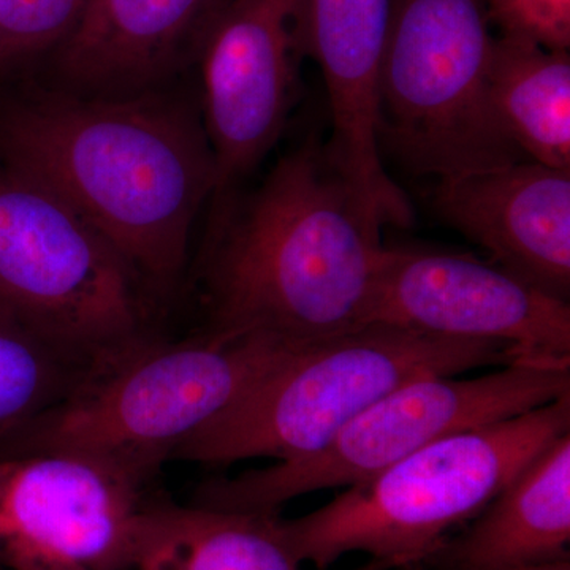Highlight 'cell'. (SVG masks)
<instances>
[{"label":"cell","instance_id":"17","mask_svg":"<svg viewBox=\"0 0 570 570\" xmlns=\"http://www.w3.org/2000/svg\"><path fill=\"white\" fill-rule=\"evenodd\" d=\"M490 91L502 126L527 159L570 170V55L494 36Z\"/></svg>","mask_w":570,"mask_h":570},{"label":"cell","instance_id":"18","mask_svg":"<svg viewBox=\"0 0 570 570\" xmlns=\"http://www.w3.org/2000/svg\"><path fill=\"white\" fill-rule=\"evenodd\" d=\"M88 367L0 313V449L58 404Z\"/></svg>","mask_w":570,"mask_h":570},{"label":"cell","instance_id":"3","mask_svg":"<svg viewBox=\"0 0 570 570\" xmlns=\"http://www.w3.org/2000/svg\"><path fill=\"white\" fill-rule=\"evenodd\" d=\"M307 344L216 332L183 341L146 335L88 367L66 396L0 449L82 453L148 482L184 441Z\"/></svg>","mask_w":570,"mask_h":570},{"label":"cell","instance_id":"13","mask_svg":"<svg viewBox=\"0 0 570 570\" xmlns=\"http://www.w3.org/2000/svg\"><path fill=\"white\" fill-rule=\"evenodd\" d=\"M428 202L493 264L569 302L570 170L524 159L436 179Z\"/></svg>","mask_w":570,"mask_h":570},{"label":"cell","instance_id":"12","mask_svg":"<svg viewBox=\"0 0 570 570\" xmlns=\"http://www.w3.org/2000/svg\"><path fill=\"white\" fill-rule=\"evenodd\" d=\"M230 0H86L47 59L50 88L127 97L167 88L197 66Z\"/></svg>","mask_w":570,"mask_h":570},{"label":"cell","instance_id":"1","mask_svg":"<svg viewBox=\"0 0 570 570\" xmlns=\"http://www.w3.org/2000/svg\"><path fill=\"white\" fill-rule=\"evenodd\" d=\"M0 165L58 195L167 291L216 193L200 102L174 85L127 97L47 88L0 99Z\"/></svg>","mask_w":570,"mask_h":570},{"label":"cell","instance_id":"4","mask_svg":"<svg viewBox=\"0 0 570 570\" xmlns=\"http://www.w3.org/2000/svg\"><path fill=\"white\" fill-rule=\"evenodd\" d=\"M523 360L499 341L367 324L298 348L223 414L184 441L174 459L234 464L313 455L363 409L428 376H459Z\"/></svg>","mask_w":570,"mask_h":570},{"label":"cell","instance_id":"2","mask_svg":"<svg viewBox=\"0 0 570 570\" xmlns=\"http://www.w3.org/2000/svg\"><path fill=\"white\" fill-rule=\"evenodd\" d=\"M206 296L216 332L294 344L366 325L382 225L313 134L250 193L213 202Z\"/></svg>","mask_w":570,"mask_h":570},{"label":"cell","instance_id":"11","mask_svg":"<svg viewBox=\"0 0 570 570\" xmlns=\"http://www.w3.org/2000/svg\"><path fill=\"white\" fill-rule=\"evenodd\" d=\"M367 324L509 344L527 360L570 362V305L472 255L385 246Z\"/></svg>","mask_w":570,"mask_h":570},{"label":"cell","instance_id":"15","mask_svg":"<svg viewBox=\"0 0 570 570\" xmlns=\"http://www.w3.org/2000/svg\"><path fill=\"white\" fill-rule=\"evenodd\" d=\"M570 433L551 442L428 560L436 570H515L569 558Z\"/></svg>","mask_w":570,"mask_h":570},{"label":"cell","instance_id":"7","mask_svg":"<svg viewBox=\"0 0 570 570\" xmlns=\"http://www.w3.org/2000/svg\"><path fill=\"white\" fill-rule=\"evenodd\" d=\"M569 393L570 362L517 360L485 376L415 379L363 409L313 455L208 480L195 504L277 512L303 494L365 482L439 439L519 417Z\"/></svg>","mask_w":570,"mask_h":570},{"label":"cell","instance_id":"9","mask_svg":"<svg viewBox=\"0 0 570 570\" xmlns=\"http://www.w3.org/2000/svg\"><path fill=\"white\" fill-rule=\"evenodd\" d=\"M154 502L145 482L82 453L0 455V566L135 570Z\"/></svg>","mask_w":570,"mask_h":570},{"label":"cell","instance_id":"20","mask_svg":"<svg viewBox=\"0 0 570 570\" xmlns=\"http://www.w3.org/2000/svg\"><path fill=\"white\" fill-rule=\"evenodd\" d=\"M498 36L570 50V0H483Z\"/></svg>","mask_w":570,"mask_h":570},{"label":"cell","instance_id":"14","mask_svg":"<svg viewBox=\"0 0 570 570\" xmlns=\"http://www.w3.org/2000/svg\"><path fill=\"white\" fill-rule=\"evenodd\" d=\"M392 0H307L309 55L328 94L326 146L382 227H409L412 208L377 142V81Z\"/></svg>","mask_w":570,"mask_h":570},{"label":"cell","instance_id":"16","mask_svg":"<svg viewBox=\"0 0 570 570\" xmlns=\"http://www.w3.org/2000/svg\"><path fill=\"white\" fill-rule=\"evenodd\" d=\"M277 512L154 504L135 570H302Z\"/></svg>","mask_w":570,"mask_h":570},{"label":"cell","instance_id":"8","mask_svg":"<svg viewBox=\"0 0 570 570\" xmlns=\"http://www.w3.org/2000/svg\"><path fill=\"white\" fill-rule=\"evenodd\" d=\"M142 288L85 217L0 165V313L92 366L146 336Z\"/></svg>","mask_w":570,"mask_h":570},{"label":"cell","instance_id":"19","mask_svg":"<svg viewBox=\"0 0 570 570\" xmlns=\"http://www.w3.org/2000/svg\"><path fill=\"white\" fill-rule=\"evenodd\" d=\"M86 0H0V78L41 59L67 39Z\"/></svg>","mask_w":570,"mask_h":570},{"label":"cell","instance_id":"10","mask_svg":"<svg viewBox=\"0 0 570 570\" xmlns=\"http://www.w3.org/2000/svg\"><path fill=\"white\" fill-rule=\"evenodd\" d=\"M309 55L307 0H230L197 66L216 160L212 202L239 190L279 141Z\"/></svg>","mask_w":570,"mask_h":570},{"label":"cell","instance_id":"22","mask_svg":"<svg viewBox=\"0 0 570 570\" xmlns=\"http://www.w3.org/2000/svg\"><path fill=\"white\" fill-rule=\"evenodd\" d=\"M352 570H390V568L387 564H385V562L370 560L366 562V564L360 566V568Z\"/></svg>","mask_w":570,"mask_h":570},{"label":"cell","instance_id":"21","mask_svg":"<svg viewBox=\"0 0 570 570\" xmlns=\"http://www.w3.org/2000/svg\"><path fill=\"white\" fill-rule=\"evenodd\" d=\"M515 570H570V560L561 558V560L539 562V564L524 566Z\"/></svg>","mask_w":570,"mask_h":570},{"label":"cell","instance_id":"5","mask_svg":"<svg viewBox=\"0 0 570 570\" xmlns=\"http://www.w3.org/2000/svg\"><path fill=\"white\" fill-rule=\"evenodd\" d=\"M570 433V393L527 414L431 442L321 509L285 520L303 562L328 570L348 553L390 569L425 564L551 442Z\"/></svg>","mask_w":570,"mask_h":570},{"label":"cell","instance_id":"6","mask_svg":"<svg viewBox=\"0 0 570 570\" xmlns=\"http://www.w3.org/2000/svg\"><path fill=\"white\" fill-rule=\"evenodd\" d=\"M483 0H392L377 81V142L409 174L444 179L527 159L490 91Z\"/></svg>","mask_w":570,"mask_h":570}]
</instances>
